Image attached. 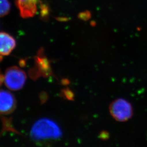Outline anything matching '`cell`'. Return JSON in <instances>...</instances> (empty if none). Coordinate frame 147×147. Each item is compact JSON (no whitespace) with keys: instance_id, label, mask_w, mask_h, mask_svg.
Returning a JSON list of instances; mask_svg holds the SVG:
<instances>
[{"instance_id":"obj_5","label":"cell","mask_w":147,"mask_h":147,"mask_svg":"<svg viewBox=\"0 0 147 147\" xmlns=\"http://www.w3.org/2000/svg\"><path fill=\"white\" fill-rule=\"evenodd\" d=\"M16 106L14 96L10 92L0 90V115H8L14 111Z\"/></svg>"},{"instance_id":"obj_8","label":"cell","mask_w":147,"mask_h":147,"mask_svg":"<svg viewBox=\"0 0 147 147\" xmlns=\"http://www.w3.org/2000/svg\"><path fill=\"white\" fill-rule=\"evenodd\" d=\"M62 93L65 97L67 100H72L73 99L74 95L73 92L69 89H64L63 90Z\"/></svg>"},{"instance_id":"obj_2","label":"cell","mask_w":147,"mask_h":147,"mask_svg":"<svg viewBox=\"0 0 147 147\" xmlns=\"http://www.w3.org/2000/svg\"><path fill=\"white\" fill-rule=\"evenodd\" d=\"M26 80L25 72L17 67H11L7 69L3 75L4 84L10 90L16 91L21 90Z\"/></svg>"},{"instance_id":"obj_4","label":"cell","mask_w":147,"mask_h":147,"mask_svg":"<svg viewBox=\"0 0 147 147\" xmlns=\"http://www.w3.org/2000/svg\"><path fill=\"white\" fill-rule=\"evenodd\" d=\"M40 0H15L17 7L22 18L34 16L38 10Z\"/></svg>"},{"instance_id":"obj_9","label":"cell","mask_w":147,"mask_h":147,"mask_svg":"<svg viewBox=\"0 0 147 147\" xmlns=\"http://www.w3.org/2000/svg\"><path fill=\"white\" fill-rule=\"evenodd\" d=\"M100 138L102 140H106L108 137V133L107 132L103 131L100 133Z\"/></svg>"},{"instance_id":"obj_7","label":"cell","mask_w":147,"mask_h":147,"mask_svg":"<svg viewBox=\"0 0 147 147\" xmlns=\"http://www.w3.org/2000/svg\"><path fill=\"white\" fill-rule=\"evenodd\" d=\"M11 9V4L8 0H0V18L8 14Z\"/></svg>"},{"instance_id":"obj_6","label":"cell","mask_w":147,"mask_h":147,"mask_svg":"<svg viewBox=\"0 0 147 147\" xmlns=\"http://www.w3.org/2000/svg\"><path fill=\"white\" fill-rule=\"evenodd\" d=\"M16 45L14 38L6 32H0V56L8 55Z\"/></svg>"},{"instance_id":"obj_10","label":"cell","mask_w":147,"mask_h":147,"mask_svg":"<svg viewBox=\"0 0 147 147\" xmlns=\"http://www.w3.org/2000/svg\"><path fill=\"white\" fill-rule=\"evenodd\" d=\"M3 82V75L2 74L0 71V86H1Z\"/></svg>"},{"instance_id":"obj_1","label":"cell","mask_w":147,"mask_h":147,"mask_svg":"<svg viewBox=\"0 0 147 147\" xmlns=\"http://www.w3.org/2000/svg\"><path fill=\"white\" fill-rule=\"evenodd\" d=\"M61 136L59 127L49 119H41L32 127L30 137L36 143H44L56 140Z\"/></svg>"},{"instance_id":"obj_3","label":"cell","mask_w":147,"mask_h":147,"mask_svg":"<svg viewBox=\"0 0 147 147\" xmlns=\"http://www.w3.org/2000/svg\"><path fill=\"white\" fill-rule=\"evenodd\" d=\"M110 113L116 121L125 122L129 120L133 114L131 103L123 98H118L110 105Z\"/></svg>"}]
</instances>
